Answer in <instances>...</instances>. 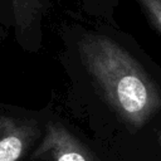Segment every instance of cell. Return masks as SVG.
Returning <instances> with one entry per match:
<instances>
[{
  "mask_svg": "<svg viewBox=\"0 0 161 161\" xmlns=\"http://www.w3.org/2000/svg\"><path fill=\"white\" fill-rule=\"evenodd\" d=\"M79 54L109 106L130 127H142L161 108V93L152 79L112 39L87 35Z\"/></svg>",
  "mask_w": 161,
  "mask_h": 161,
  "instance_id": "1",
  "label": "cell"
},
{
  "mask_svg": "<svg viewBox=\"0 0 161 161\" xmlns=\"http://www.w3.org/2000/svg\"><path fill=\"white\" fill-rule=\"evenodd\" d=\"M39 152H48L54 161H93L88 150L62 125L50 123Z\"/></svg>",
  "mask_w": 161,
  "mask_h": 161,
  "instance_id": "2",
  "label": "cell"
},
{
  "mask_svg": "<svg viewBox=\"0 0 161 161\" xmlns=\"http://www.w3.org/2000/svg\"><path fill=\"white\" fill-rule=\"evenodd\" d=\"M16 35L25 39L36 29L45 13L48 0H6Z\"/></svg>",
  "mask_w": 161,
  "mask_h": 161,
  "instance_id": "3",
  "label": "cell"
},
{
  "mask_svg": "<svg viewBox=\"0 0 161 161\" xmlns=\"http://www.w3.org/2000/svg\"><path fill=\"white\" fill-rule=\"evenodd\" d=\"M24 137L19 131H11L0 137V161H18L24 152Z\"/></svg>",
  "mask_w": 161,
  "mask_h": 161,
  "instance_id": "4",
  "label": "cell"
},
{
  "mask_svg": "<svg viewBox=\"0 0 161 161\" xmlns=\"http://www.w3.org/2000/svg\"><path fill=\"white\" fill-rule=\"evenodd\" d=\"M153 24L161 30V0H138Z\"/></svg>",
  "mask_w": 161,
  "mask_h": 161,
  "instance_id": "5",
  "label": "cell"
},
{
  "mask_svg": "<svg viewBox=\"0 0 161 161\" xmlns=\"http://www.w3.org/2000/svg\"><path fill=\"white\" fill-rule=\"evenodd\" d=\"M13 25V19H11V13L8 5L6 0H0V34L4 31V26Z\"/></svg>",
  "mask_w": 161,
  "mask_h": 161,
  "instance_id": "6",
  "label": "cell"
}]
</instances>
